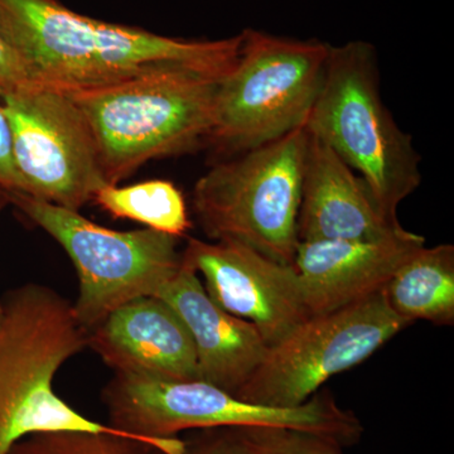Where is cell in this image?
<instances>
[{"label":"cell","instance_id":"obj_4","mask_svg":"<svg viewBox=\"0 0 454 454\" xmlns=\"http://www.w3.org/2000/svg\"><path fill=\"white\" fill-rule=\"evenodd\" d=\"M304 128L369 184L384 216L399 223L397 207L422 184L420 155L382 101L372 43L330 44L321 91Z\"/></svg>","mask_w":454,"mask_h":454},{"label":"cell","instance_id":"obj_5","mask_svg":"<svg viewBox=\"0 0 454 454\" xmlns=\"http://www.w3.org/2000/svg\"><path fill=\"white\" fill-rule=\"evenodd\" d=\"M221 79L186 67L65 92L88 122L106 181L119 184L158 158L205 145Z\"/></svg>","mask_w":454,"mask_h":454},{"label":"cell","instance_id":"obj_8","mask_svg":"<svg viewBox=\"0 0 454 454\" xmlns=\"http://www.w3.org/2000/svg\"><path fill=\"white\" fill-rule=\"evenodd\" d=\"M9 201L70 256L80 283L74 309L88 331L128 301L158 297L184 264L175 236L146 227L116 231L25 193H9Z\"/></svg>","mask_w":454,"mask_h":454},{"label":"cell","instance_id":"obj_19","mask_svg":"<svg viewBox=\"0 0 454 454\" xmlns=\"http://www.w3.org/2000/svg\"><path fill=\"white\" fill-rule=\"evenodd\" d=\"M254 454H342L331 439L273 427H231Z\"/></svg>","mask_w":454,"mask_h":454},{"label":"cell","instance_id":"obj_9","mask_svg":"<svg viewBox=\"0 0 454 454\" xmlns=\"http://www.w3.org/2000/svg\"><path fill=\"white\" fill-rule=\"evenodd\" d=\"M408 325L391 310L384 289L333 312L309 317L269 348L235 396L276 408L303 405L328 379L360 365Z\"/></svg>","mask_w":454,"mask_h":454},{"label":"cell","instance_id":"obj_23","mask_svg":"<svg viewBox=\"0 0 454 454\" xmlns=\"http://www.w3.org/2000/svg\"><path fill=\"white\" fill-rule=\"evenodd\" d=\"M8 203H11V201H9V193L0 187V211H2Z\"/></svg>","mask_w":454,"mask_h":454},{"label":"cell","instance_id":"obj_6","mask_svg":"<svg viewBox=\"0 0 454 454\" xmlns=\"http://www.w3.org/2000/svg\"><path fill=\"white\" fill-rule=\"evenodd\" d=\"M240 35L238 61L217 86L205 143L220 160L306 127L330 50L318 40L279 37L253 28Z\"/></svg>","mask_w":454,"mask_h":454},{"label":"cell","instance_id":"obj_7","mask_svg":"<svg viewBox=\"0 0 454 454\" xmlns=\"http://www.w3.org/2000/svg\"><path fill=\"white\" fill-rule=\"evenodd\" d=\"M309 133L217 160L193 187L192 207L211 241H236L293 265L300 239L301 182Z\"/></svg>","mask_w":454,"mask_h":454},{"label":"cell","instance_id":"obj_14","mask_svg":"<svg viewBox=\"0 0 454 454\" xmlns=\"http://www.w3.org/2000/svg\"><path fill=\"white\" fill-rule=\"evenodd\" d=\"M400 229V223L384 216L369 184L309 133L298 214L300 241L373 240Z\"/></svg>","mask_w":454,"mask_h":454},{"label":"cell","instance_id":"obj_18","mask_svg":"<svg viewBox=\"0 0 454 454\" xmlns=\"http://www.w3.org/2000/svg\"><path fill=\"white\" fill-rule=\"evenodd\" d=\"M153 450L122 430H47L20 439L8 454H153Z\"/></svg>","mask_w":454,"mask_h":454},{"label":"cell","instance_id":"obj_24","mask_svg":"<svg viewBox=\"0 0 454 454\" xmlns=\"http://www.w3.org/2000/svg\"><path fill=\"white\" fill-rule=\"evenodd\" d=\"M153 454H162V453L158 452V450H153Z\"/></svg>","mask_w":454,"mask_h":454},{"label":"cell","instance_id":"obj_11","mask_svg":"<svg viewBox=\"0 0 454 454\" xmlns=\"http://www.w3.org/2000/svg\"><path fill=\"white\" fill-rule=\"evenodd\" d=\"M184 262L202 274L208 297L255 325L269 348L310 317L295 268L247 245L190 239Z\"/></svg>","mask_w":454,"mask_h":454},{"label":"cell","instance_id":"obj_17","mask_svg":"<svg viewBox=\"0 0 454 454\" xmlns=\"http://www.w3.org/2000/svg\"><path fill=\"white\" fill-rule=\"evenodd\" d=\"M92 201L116 219L137 221L146 229L175 238H182L191 229L184 195L172 182L163 179L125 187L106 184Z\"/></svg>","mask_w":454,"mask_h":454},{"label":"cell","instance_id":"obj_20","mask_svg":"<svg viewBox=\"0 0 454 454\" xmlns=\"http://www.w3.org/2000/svg\"><path fill=\"white\" fill-rule=\"evenodd\" d=\"M41 88L32 82L22 59L0 29V94Z\"/></svg>","mask_w":454,"mask_h":454},{"label":"cell","instance_id":"obj_12","mask_svg":"<svg viewBox=\"0 0 454 454\" xmlns=\"http://www.w3.org/2000/svg\"><path fill=\"white\" fill-rule=\"evenodd\" d=\"M423 247L424 236L404 227L373 240L300 241L293 267L310 317L380 292L397 268Z\"/></svg>","mask_w":454,"mask_h":454},{"label":"cell","instance_id":"obj_2","mask_svg":"<svg viewBox=\"0 0 454 454\" xmlns=\"http://www.w3.org/2000/svg\"><path fill=\"white\" fill-rule=\"evenodd\" d=\"M89 345L74 303L27 283L0 298V454L47 430H119L74 411L55 391L57 372Z\"/></svg>","mask_w":454,"mask_h":454},{"label":"cell","instance_id":"obj_15","mask_svg":"<svg viewBox=\"0 0 454 454\" xmlns=\"http://www.w3.org/2000/svg\"><path fill=\"white\" fill-rule=\"evenodd\" d=\"M158 297L176 310L190 331L200 380L236 395L269 349L258 328L220 309L208 297L196 271L184 262Z\"/></svg>","mask_w":454,"mask_h":454},{"label":"cell","instance_id":"obj_10","mask_svg":"<svg viewBox=\"0 0 454 454\" xmlns=\"http://www.w3.org/2000/svg\"><path fill=\"white\" fill-rule=\"evenodd\" d=\"M25 195L80 211L106 181L97 143L70 97L32 88L0 94Z\"/></svg>","mask_w":454,"mask_h":454},{"label":"cell","instance_id":"obj_3","mask_svg":"<svg viewBox=\"0 0 454 454\" xmlns=\"http://www.w3.org/2000/svg\"><path fill=\"white\" fill-rule=\"evenodd\" d=\"M109 426L142 439L162 454H182L187 429L273 427L310 433L340 447L360 441V419L330 395H315L303 405L276 408L243 402L202 380H160L115 373L103 390Z\"/></svg>","mask_w":454,"mask_h":454},{"label":"cell","instance_id":"obj_22","mask_svg":"<svg viewBox=\"0 0 454 454\" xmlns=\"http://www.w3.org/2000/svg\"><path fill=\"white\" fill-rule=\"evenodd\" d=\"M182 454H254L231 428L210 433L184 446Z\"/></svg>","mask_w":454,"mask_h":454},{"label":"cell","instance_id":"obj_13","mask_svg":"<svg viewBox=\"0 0 454 454\" xmlns=\"http://www.w3.org/2000/svg\"><path fill=\"white\" fill-rule=\"evenodd\" d=\"M88 348L115 373L200 380L190 331L160 297L137 298L113 310L89 331Z\"/></svg>","mask_w":454,"mask_h":454},{"label":"cell","instance_id":"obj_1","mask_svg":"<svg viewBox=\"0 0 454 454\" xmlns=\"http://www.w3.org/2000/svg\"><path fill=\"white\" fill-rule=\"evenodd\" d=\"M0 29L32 82L62 92L103 88L169 67L223 79L241 35L217 41L164 37L76 13L59 0H0Z\"/></svg>","mask_w":454,"mask_h":454},{"label":"cell","instance_id":"obj_16","mask_svg":"<svg viewBox=\"0 0 454 454\" xmlns=\"http://www.w3.org/2000/svg\"><path fill=\"white\" fill-rule=\"evenodd\" d=\"M391 310L409 325L428 321L454 324V247L435 245L417 250L385 284Z\"/></svg>","mask_w":454,"mask_h":454},{"label":"cell","instance_id":"obj_21","mask_svg":"<svg viewBox=\"0 0 454 454\" xmlns=\"http://www.w3.org/2000/svg\"><path fill=\"white\" fill-rule=\"evenodd\" d=\"M0 187L8 193H27L25 181L14 162L11 125L0 101Z\"/></svg>","mask_w":454,"mask_h":454}]
</instances>
